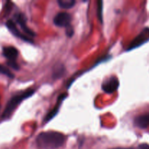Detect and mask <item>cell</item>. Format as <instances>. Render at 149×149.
I'll return each instance as SVG.
<instances>
[{"instance_id":"cell-1","label":"cell","mask_w":149,"mask_h":149,"mask_svg":"<svg viewBox=\"0 0 149 149\" xmlns=\"http://www.w3.org/2000/svg\"><path fill=\"white\" fill-rule=\"evenodd\" d=\"M36 144L43 149H57L62 146L65 141L63 134L55 131L41 132L36 138Z\"/></svg>"},{"instance_id":"cell-2","label":"cell","mask_w":149,"mask_h":149,"mask_svg":"<svg viewBox=\"0 0 149 149\" xmlns=\"http://www.w3.org/2000/svg\"><path fill=\"white\" fill-rule=\"evenodd\" d=\"M33 93H34V90L31 89V90H28L27 91L24 92V93H23L15 95L13 96V97H11L10 100H9L8 103H7L6 108L4 109V112H3L1 117H2L3 119H7V118L10 117V116L12 114L13 111L17 108V106H18L23 100H24L25 99L31 97Z\"/></svg>"},{"instance_id":"cell-3","label":"cell","mask_w":149,"mask_h":149,"mask_svg":"<svg viewBox=\"0 0 149 149\" xmlns=\"http://www.w3.org/2000/svg\"><path fill=\"white\" fill-rule=\"evenodd\" d=\"M149 40V28L144 29L131 42L130 45L127 47V50H132L135 49L138 47L141 46L144 43L147 42Z\"/></svg>"},{"instance_id":"cell-4","label":"cell","mask_w":149,"mask_h":149,"mask_svg":"<svg viewBox=\"0 0 149 149\" xmlns=\"http://www.w3.org/2000/svg\"><path fill=\"white\" fill-rule=\"evenodd\" d=\"M119 87V81L118 78L115 76L109 77L106 80H105L102 84V90L106 93H114L115 91L118 90Z\"/></svg>"},{"instance_id":"cell-5","label":"cell","mask_w":149,"mask_h":149,"mask_svg":"<svg viewBox=\"0 0 149 149\" xmlns=\"http://www.w3.org/2000/svg\"><path fill=\"white\" fill-rule=\"evenodd\" d=\"M72 18L71 15L68 13L61 12L58 13L54 17L53 22L55 26L59 27H67L68 28L71 25V22Z\"/></svg>"},{"instance_id":"cell-6","label":"cell","mask_w":149,"mask_h":149,"mask_svg":"<svg viewBox=\"0 0 149 149\" xmlns=\"http://www.w3.org/2000/svg\"><path fill=\"white\" fill-rule=\"evenodd\" d=\"M6 26L8 28L9 30L12 33H13L14 36H17V37L20 38L22 40L25 41V42H29V43H33V41L27 35H24L18 30V29L17 28V26L15 23V22L13 20H8L6 22Z\"/></svg>"},{"instance_id":"cell-7","label":"cell","mask_w":149,"mask_h":149,"mask_svg":"<svg viewBox=\"0 0 149 149\" xmlns=\"http://www.w3.org/2000/svg\"><path fill=\"white\" fill-rule=\"evenodd\" d=\"M15 21L17 22V23H18L19 26H20L22 29L23 30V31L26 33L27 36H35V33L33 31H32L29 28L27 27L26 23V18H25V16L23 15V14L22 13H16L15 15Z\"/></svg>"},{"instance_id":"cell-8","label":"cell","mask_w":149,"mask_h":149,"mask_svg":"<svg viewBox=\"0 0 149 149\" xmlns=\"http://www.w3.org/2000/svg\"><path fill=\"white\" fill-rule=\"evenodd\" d=\"M3 55L8 60V61H15L18 56V50L13 46L4 47L2 49Z\"/></svg>"},{"instance_id":"cell-9","label":"cell","mask_w":149,"mask_h":149,"mask_svg":"<svg viewBox=\"0 0 149 149\" xmlns=\"http://www.w3.org/2000/svg\"><path fill=\"white\" fill-rule=\"evenodd\" d=\"M66 97H67L66 94H62L59 96V97H58V103L56 104V106L54 107V109H52V110L49 113H47V115L46 117H45V122H49V120H51V119H53V118L55 117V115H56L57 113H58V111H59V109H60V107H61V103H62L63 100Z\"/></svg>"},{"instance_id":"cell-10","label":"cell","mask_w":149,"mask_h":149,"mask_svg":"<svg viewBox=\"0 0 149 149\" xmlns=\"http://www.w3.org/2000/svg\"><path fill=\"white\" fill-rule=\"evenodd\" d=\"M135 125L141 129H146L149 127V113L137 116L134 121Z\"/></svg>"},{"instance_id":"cell-11","label":"cell","mask_w":149,"mask_h":149,"mask_svg":"<svg viewBox=\"0 0 149 149\" xmlns=\"http://www.w3.org/2000/svg\"><path fill=\"white\" fill-rule=\"evenodd\" d=\"M65 68L63 64L61 65H57L55 68L53 69V74H52V77L54 79H59L61 77L65 74Z\"/></svg>"},{"instance_id":"cell-12","label":"cell","mask_w":149,"mask_h":149,"mask_svg":"<svg viewBox=\"0 0 149 149\" xmlns=\"http://www.w3.org/2000/svg\"><path fill=\"white\" fill-rule=\"evenodd\" d=\"M58 4L61 8L70 9L72 8L76 4L75 0H58Z\"/></svg>"},{"instance_id":"cell-13","label":"cell","mask_w":149,"mask_h":149,"mask_svg":"<svg viewBox=\"0 0 149 149\" xmlns=\"http://www.w3.org/2000/svg\"><path fill=\"white\" fill-rule=\"evenodd\" d=\"M97 14L99 20L102 23H103V1H97Z\"/></svg>"},{"instance_id":"cell-14","label":"cell","mask_w":149,"mask_h":149,"mask_svg":"<svg viewBox=\"0 0 149 149\" xmlns=\"http://www.w3.org/2000/svg\"><path fill=\"white\" fill-rule=\"evenodd\" d=\"M0 73L4 74V75L10 77V78H13V77H14V75H13V73H12L7 67L1 65V64H0Z\"/></svg>"},{"instance_id":"cell-15","label":"cell","mask_w":149,"mask_h":149,"mask_svg":"<svg viewBox=\"0 0 149 149\" xmlns=\"http://www.w3.org/2000/svg\"><path fill=\"white\" fill-rule=\"evenodd\" d=\"M7 63L9 66H10L12 68H13V69H15V70L19 69V65H17V63H16V61H13V62H12V61H7Z\"/></svg>"},{"instance_id":"cell-16","label":"cell","mask_w":149,"mask_h":149,"mask_svg":"<svg viewBox=\"0 0 149 149\" xmlns=\"http://www.w3.org/2000/svg\"><path fill=\"white\" fill-rule=\"evenodd\" d=\"M137 149H149V146L148 144H141Z\"/></svg>"},{"instance_id":"cell-17","label":"cell","mask_w":149,"mask_h":149,"mask_svg":"<svg viewBox=\"0 0 149 149\" xmlns=\"http://www.w3.org/2000/svg\"><path fill=\"white\" fill-rule=\"evenodd\" d=\"M73 33H74V30L72 29V28H71L70 29H67V35L68 36H71Z\"/></svg>"},{"instance_id":"cell-18","label":"cell","mask_w":149,"mask_h":149,"mask_svg":"<svg viewBox=\"0 0 149 149\" xmlns=\"http://www.w3.org/2000/svg\"><path fill=\"white\" fill-rule=\"evenodd\" d=\"M112 149H134L132 148H112Z\"/></svg>"}]
</instances>
